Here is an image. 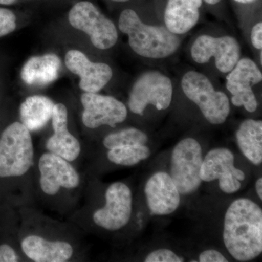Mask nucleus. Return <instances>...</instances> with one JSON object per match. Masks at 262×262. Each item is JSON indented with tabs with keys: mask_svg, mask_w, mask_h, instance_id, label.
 <instances>
[{
	"mask_svg": "<svg viewBox=\"0 0 262 262\" xmlns=\"http://www.w3.org/2000/svg\"><path fill=\"white\" fill-rule=\"evenodd\" d=\"M223 239L229 254L237 261H249L262 253V210L256 203L239 198L226 212Z\"/></svg>",
	"mask_w": 262,
	"mask_h": 262,
	"instance_id": "obj_1",
	"label": "nucleus"
},
{
	"mask_svg": "<svg viewBox=\"0 0 262 262\" xmlns=\"http://www.w3.org/2000/svg\"><path fill=\"white\" fill-rule=\"evenodd\" d=\"M118 27L128 37L129 46L133 51L144 58H168L177 52L180 46L178 35L170 32L165 27L144 24L132 9L122 12Z\"/></svg>",
	"mask_w": 262,
	"mask_h": 262,
	"instance_id": "obj_2",
	"label": "nucleus"
},
{
	"mask_svg": "<svg viewBox=\"0 0 262 262\" xmlns=\"http://www.w3.org/2000/svg\"><path fill=\"white\" fill-rule=\"evenodd\" d=\"M32 134L20 122L8 125L0 136V177L18 178L34 165Z\"/></svg>",
	"mask_w": 262,
	"mask_h": 262,
	"instance_id": "obj_3",
	"label": "nucleus"
},
{
	"mask_svg": "<svg viewBox=\"0 0 262 262\" xmlns=\"http://www.w3.org/2000/svg\"><path fill=\"white\" fill-rule=\"evenodd\" d=\"M183 92L195 103L210 123L220 125L230 113V103L227 95L215 91L209 79L203 74L189 71L183 76Z\"/></svg>",
	"mask_w": 262,
	"mask_h": 262,
	"instance_id": "obj_4",
	"label": "nucleus"
},
{
	"mask_svg": "<svg viewBox=\"0 0 262 262\" xmlns=\"http://www.w3.org/2000/svg\"><path fill=\"white\" fill-rule=\"evenodd\" d=\"M203 160L201 144L192 138L183 139L174 147L170 176L180 194H192L201 187Z\"/></svg>",
	"mask_w": 262,
	"mask_h": 262,
	"instance_id": "obj_5",
	"label": "nucleus"
},
{
	"mask_svg": "<svg viewBox=\"0 0 262 262\" xmlns=\"http://www.w3.org/2000/svg\"><path fill=\"white\" fill-rule=\"evenodd\" d=\"M68 19L73 28L89 36L98 49H110L117 42L118 32L115 24L91 2L76 3L69 12Z\"/></svg>",
	"mask_w": 262,
	"mask_h": 262,
	"instance_id": "obj_6",
	"label": "nucleus"
},
{
	"mask_svg": "<svg viewBox=\"0 0 262 262\" xmlns=\"http://www.w3.org/2000/svg\"><path fill=\"white\" fill-rule=\"evenodd\" d=\"M173 98L171 80L158 71H149L141 75L133 85L128 98V107L133 113L144 115L148 105L157 110L169 107Z\"/></svg>",
	"mask_w": 262,
	"mask_h": 262,
	"instance_id": "obj_7",
	"label": "nucleus"
},
{
	"mask_svg": "<svg viewBox=\"0 0 262 262\" xmlns=\"http://www.w3.org/2000/svg\"><path fill=\"white\" fill-rule=\"evenodd\" d=\"M37 167L39 186L45 195L52 198L80 187V173L71 162L61 157L46 151L39 157Z\"/></svg>",
	"mask_w": 262,
	"mask_h": 262,
	"instance_id": "obj_8",
	"label": "nucleus"
},
{
	"mask_svg": "<svg viewBox=\"0 0 262 262\" xmlns=\"http://www.w3.org/2000/svg\"><path fill=\"white\" fill-rule=\"evenodd\" d=\"M133 211L131 189L123 182L110 184L105 192V205L93 213L98 227L108 231L120 230L130 222Z\"/></svg>",
	"mask_w": 262,
	"mask_h": 262,
	"instance_id": "obj_9",
	"label": "nucleus"
},
{
	"mask_svg": "<svg viewBox=\"0 0 262 262\" xmlns=\"http://www.w3.org/2000/svg\"><path fill=\"white\" fill-rule=\"evenodd\" d=\"M241 55L239 42L231 36L215 37L203 34L196 38L191 48L194 62L204 64L213 57L215 67L222 73H229L237 64Z\"/></svg>",
	"mask_w": 262,
	"mask_h": 262,
	"instance_id": "obj_10",
	"label": "nucleus"
},
{
	"mask_svg": "<svg viewBox=\"0 0 262 262\" xmlns=\"http://www.w3.org/2000/svg\"><path fill=\"white\" fill-rule=\"evenodd\" d=\"M246 177L243 170L234 167L233 153L227 148L211 150L203 160L201 168L202 182L219 180L222 192L233 194L241 187Z\"/></svg>",
	"mask_w": 262,
	"mask_h": 262,
	"instance_id": "obj_11",
	"label": "nucleus"
},
{
	"mask_svg": "<svg viewBox=\"0 0 262 262\" xmlns=\"http://www.w3.org/2000/svg\"><path fill=\"white\" fill-rule=\"evenodd\" d=\"M80 101L83 108L82 124L88 128L96 129L103 125L115 127L126 120V106L113 96L83 92Z\"/></svg>",
	"mask_w": 262,
	"mask_h": 262,
	"instance_id": "obj_12",
	"label": "nucleus"
},
{
	"mask_svg": "<svg viewBox=\"0 0 262 262\" xmlns=\"http://www.w3.org/2000/svg\"><path fill=\"white\" fill-rule=\"evenodd\" d=\"M261 80V72L257 64L251 58H239L227 76L226 87L232 94V104L237 107L244 106L248 113H254L258 102L252 87Z\"/></svg>",
	"mask_w": 262,
	"mask_h": 262,
	"instance_id": "obj_13",
	"label": "nucleus"
},
{
	"mask_svg": "<svg viewBox=\"0 0 262 262\" xmlns=\"http://www.w3.org/2000/svg\"><path fill=\"white\" fill-rule=\"evenodd\" d=\"M64 61L67 68L80 77L79 87L84 93H98L113 78V71L110 66L91 61L78 50L67 52Z\"/></svg>",
	"mask_w": 262,
	"mask_h": 262,
	"instance_id": "obj_14",
	"label": "nucleus"
},
{
	"mask_svg": "<svg viewBox=\"0 0 262 262\" xmlns=\"http://www.w3.org/2000/svg\"><path fill=\"white\" fill-rule=\"evenodd\" d=\"M53 135L46 141L47 151L67 161H75L82 152L80 141L69 130L68 110L61 103H55L51 117Z\"/></svg>",
	"mask_w": 262,
	"mask_h": 262,
	"instance_id": "obj_15",
	"label": "nucleus"
},
{
	"mask_svg": "<svg viewBox=\"0 0 262 262\" xmlns=\"http://www.w3.org/2000/svg\"><path fill=\"white\" fill-rule=\"evenodd\" d=\"M146 203L151 214H171L180 205V193L170 176L158 172L150 177L144 188Z\"/></svg>",
	"mask_w": 262,
	"mask_h": 262,
	"instance_id": "obj_16",
	"label": "nucleus"
},
{
	"mask_svg": "<svg viewBox=\"0 0 262 262\" xmlns=\"http://www.w3.org/2000/svg\"><path fill=\"white\" fill-rule=\"evenodd\" d=\"M24 254L34 262H66L75 255V248L64 239L48 238L38 234H29L20 241Z\"/></svg>",
	"mask_w": 262,
	"mask_h": 262,
	"instance_id": "obj_17",
	"label": "nucleus"
},
{
	"mask_svg": "<svg viewBox=\"0 0 262 262\" xmlns=\"http://www.w3.org/2000/svg\"><path fill=\"white\" fill-rule=\"evenodd\" d=\"M203 0H168L164 13L165 27L177 35L194 28L201 16Z\"/></svg>",
	"mask_w": 262,
	"mask_h": 262,
	"instance_id": "obj_18",
	"label": "nucleus"
},
{
	"mask_svg": "<svg viewBox=\"0 0 262 262\" xmlns=\"http://www.w3.org/2000/svg\"><path fill=\"white\" fill-rule=\"evenodd\" d=\"M61 67V59L54 53L32 56L24 63L20 77L28 85L44 86L58 78Z\"/></svg>",
	"mask_w": 262,
	"mask_h": 262,
	"instance_id": "obj_19",
	"label": "nucleus"
},
{
	"mask_svg": "<svg viewBox=\"0 0 262 262\" xmlns=\"http://www.w3.org/2000/svg\"><path fill=\"white\" fill-rule=\"evenodd\" d=\"M54 105L53 100L48 96H29L19 107L20 122L31 133L41 130L51 121Z\"/></svg>",
	"mask_w": 262,
	"mask_h": 262,
	"instance_id": "obj_20",
	"label": "nucleus"
},
{
	"mask_svg": "<svg viewBox=\"0 0 262 262\" xmlns=\"http://www.w3.org/2000/svg\"><path fill=\"white\" fill-rule=\"evenodd\" d=\"M236 139L241 152L255 165L262 163V121L248 119L239 125Z\"/></svg>",
	"mask_w": 262,
	"mask_h": 262,
	"instance_id": "obj_21",
	"label": "nucleus"
},
{
	"mask_svg": "<svg viewBox=\"0 0 262 262\" xmlns=\"http://www.w3.org/2000/svg\"><path fill=\"white\" fill-rule=\"evenodd\" d=\"M151 154L146 145H128L108 149L107 158L111 163L122 166H133L147 159Z\"/></svg>",
	"mask_w": 262,
	"mask_h": 262,
	"instance_id": "obj_22",
	"label": "nucleus"
},
{
	"mask_svg": "<svg viewBox=\"0 0 262 262\" xmlns=\"http://www.w3.org/2000/svg\"><path fill=\"white\" fill-rule=\"evenodd\" d=\"M148 141V136L145 133L136 127H128L108 134L103 139V145L107 149L120 146L145 145Z\"/></svg>",
	"mask_w": 262,
	"mask_h": 262,
	"instance_id": "obj_23",
	"label": "nucleus"
},
{
	"mask_svg": "<svg viewBox=\"0 0 262 262\" xmlns=\"http://www.w3.org/2000/svg\"><path fill=\"white\" fill-rule=\"evenodd\" d=\"M16 20V16L12 10L0 8V37L14 32Z\"/></svg>",
	"mask_w": 262,
	"mask_h": 262,
	"instance_id": "obj_24",
	"label": "nucleus"
},
{
	"mask_svg": "<svg viewBox=\"0 0 262 262\" xmlns=\"http://www.w3.org/2000/svg\"><path fill=\"white\" fill-rule=\"evenodd\" d=\"M184 258L177 253L166 248L155 250L148 254L144 261L146 262H182Z\"/></svg>",
	"mask_w": 262,
	"mask_h": 262,
	"instance_id": "obj_25",
	"label": "nucleus"
},
{
	"mask_svg": "<svg viewBox=\"0 0 262 262\" xmlns=\"http://www.w3.org/2000/svg\"><path fill=\"white\" fill-rule=\"evenodd\" d=\"M20 261L18 253L14 248L8 244L0 246V262H16Z\"/></svg>",
	"mask_w": 262,
	"mask_h": 262,
	"instance_id": "obj_26",
	"label": "nucleus"
},
{
	"mask_svg": "<svg viewBox=\"0 0 262 262\" xmlns=\"http://www.w3.org/2000/svg\"><path fill=\"white\" fill-rule=\"evenodd\" d=\"M201 262H227L228 260L220 251L214 249L206 250L199 256Z\"/></svg>",
	"mask_w": 262,
	"mask_h": 262,
	"instance_id": "obj_27",
	"label": "nucleus"
},
{
	"mask_svg": "<svg viewBox=\"0 0 262 262\" xmlns=\"http://www.w3.org/2000/svg\"><path fill=\"white\" fill-rule=\"evenodd\" d=\"M251 42L253 47L257 50L262 48V23L258 22L252 28L251 34Z\"/></svg>",
	"mask_w": 262,
	"mask_h": 262,
	"instance_id": "obj_28",
	"label": "nucleus"
},
{
	"mask_svg": "<svg viewBox=\"0 0 262 262\" xmlns=\"http://www.w3.org/2000/svg\"><path fill=\"white\" fill-rule=\"evenodd\" d=\"M256 192L259 199L262 200V179L259 178L257 179L256 182Z\"/></svg>",
	"mask_w": 262,
	"mask_h": 262,
	"instance_id": "obj_29",
	"label": "nucleus"
},
{
	"mask_svg": "<svg viewBox=\"0 0 262 262\" xmlns=\"http://www.w3.org/2000/svg\"><path fill=\"white\" fill-rule=\"evenodd\" d=\"M236 3H241V4H251V3H254L256 0H234Z\"/></svg>",
	"mask_w": 262,
	"mask_h": 262,
	"instance_id": "obj_30",
	"label": "nucleus"
},
{
	"mask_svg": "<svg viewBox=\"0 0 262 262\" xmlns=\"http://www.w3.org/2000/svg\"><path fill=\"white\" fill-rule=\"evenodd\" d=\"M16 0H0V4L4 5H10L15 3Z\"/></svg>",
	"mask_w": 262,
	"mask_h": 262,
	"instance_id": "obj_31",
	"label": "nucleus"
},
{
	"mask_svg": "<svg viewBox=\"0 0 262 262\" xmlns=\"http://www.w3.org/2000/svg\"><path fill=\"white\" fill-rule=\"evenodd\" d=\"M203 1L206 2L207 4L214 5L218 4L219 3H220L221 0H203Z\"/></svg>",
	"mask_w": 262,
	"mask_h": 262,
	"instance_id": "obj_32",
	"label": "nucleus"
},
{
	"mask_svg": "<svg viewBox=\"0 0 262 262\" xmlns=\"http://www.w3.org/2000/svg\"><path fill=\"white\" fill-rule=\"evenodd\" d=\"M114 2H117V3H125V2L129 1V0H113Z\"/></svg>",
	"mask_w": 262,
	"mask_h": 262,
	"instance_id": "obj_33",
	"label": "nucleus"
}]
</instances>
